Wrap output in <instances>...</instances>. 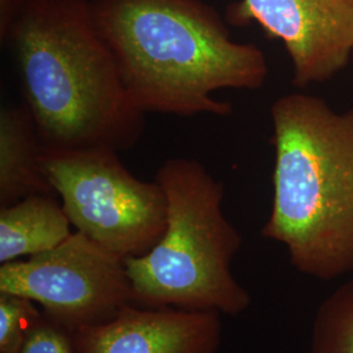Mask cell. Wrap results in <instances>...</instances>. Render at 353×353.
Listing matches in <instances>:
<instances>
[{
    "label": "cell",
    "mask_w": 353,
    "mask_h": 353,
    "mask_svg": "<svg viewBox=\"0 0 353 353\" xmlns=\"http://www.w3.org/2000/svg\"><path fill=\"white\" fill-rule=\"evenodd\" d=\"M43 148L137 145L145 115L130 94L85 0H14L1 17Z\"/></svg>",
    "instance_id": "6da1fadb"
},
{
    "label": "cell",
    "mask_w": 353,
    "mask_h": 353,
    "mask_svg": "<svg viewBox=\"0 0 353 353\" xmlns=\"http://www.w3.org/2000/svg\"><path fill=\"white\" fill-rule=\"evenodd\" d=\"M97 26L132 99L145 113L227 117L223 89L258 90L270 67L254 43L233 41L199 0H94Z\"/></svg>",
    "instance_id": "7a4b0ae2"
},
{
    "label": "cell",
    "mask_w": 353,
    "mask_h": 353,
    "mask_svg": "<svg viewBox=\"0 0 353 353\" xmlns=\"http://www.w3.org/2000/svg\"><path fill=\"white\" fill-rule=\"evenodd\" d=\"M274 198L262 228L303 275L353 272V109L339 113L301 92L271 106Z\"/></svg>",
    "instance_id": "3957f363"
},
{
    "label": "cell",
    "mask_w": 353,
    "mask_h": 353,
    "mask_svg": "<svg viewBox=\"0 0 353 353\" xmlns=\"http://www.w3.org/2000/svg\"><path fill=\"white\" fill-rule=\"evenodd\" d=\"M168 199L163 237L125 259L134 303L239 316L252 303L232 274L242 236L223 212L224 183L198 160H166L156 174Z\"/></svg>",
    "instance_id": "277c9868"
},
{
    "label": "cell",
    "mask_w": 353,
    "mask_h": 353,
    "mask_svg": "<svg viewBox=\"0 0 353 353\" xmlns=\"http://www.w3.org/2000/svg\"><path fill=\"white\" fill-rule=\"evenodd\" d=\"M41 165L77 232L122 259L150 252L164 234L168 199L110 148L41 151Z\"/></svg>",
    "instance_id": "5b68a950"
},
{
    "label": "cell",
    "mask_w": 353,
    "mask_h": 353,
    "mask_svg": "<svg viewBox=\"0 0 353 353\" xmlns=\"http://www.w3.org/2000/svg\"><path fill=\"white\" fill-rule=\"evenodd\" d=\"M0 292L39 303L72 332L134 303L125 259L77 230L52 250L0 265Z\"/></svg>",
    "instance_id": "8992f818"
},
{
    "label": "cell",
    "mask_w": 353,
    "mask_h": 353,
    "mask_svg": "<svg viewBox=\"0 0 353 353\" xmlns=\"http://www.w3.org/2000/svg\"><path fill=\"white\" fill-rule=\"evenodd\" d=\"M229 17L255 21L284 43L299 88L326 83L352 62L353 0H241Z\"/></svg>",
    "instance_id": "52a82bcc"
},
{
    "label": "cell",
    "mask_w": 353,
    "mask_h": 353,
    "mask_svg": "<svg viewBox=\"0 0 353 353\" xmlns=\"http://www.w3.org/2000/svg\"><path fill=\"white\" fill-rule=\"evenodd\" d=\"M79 353H217L220 313L123 306L113 318L74 332Z\"/></svg>",
    "instance_id": "ba28073f"
},
{
    "label": "cell",
    "mask_w": 353,
    "mask_h": 353,
    "mask_svg": "<svg viewBox=\"0 0 353 353\" xmlns=\"http://www.w3.org/2000/svg\"><path fill=\"white\" fill-rule=\"evenodd\" d=\"M42 144L26 105L0 112V207L28 196L57 195L41 165Z\"/></svg>",
    "instance_id": "9c48e42d"
},
{
    "label": "cell",
    "mask_w": 353,
    "mask_h": 353,
    "mask_svg": "<svg viewBox=\"0 0 353 353\" xmlns=\"http://www.w3.org/2000/svg\"><path fill=\"white\" fill-rule=\"evenodd\" d=\"M55 195L37 194L0 207V263L52 250L74 232Z\"/></svg>",
    "instance_id": "30bf717a"
},
{
    "label": "cell",
    "mask_w": 353,
    "mask_h": 353,
    "mask_svg": "<svg viewBox=\"0 0 353 353\" xmlns=\"http://www.w3.org/2000/svg\"><path fill=\"white\" fill-rule=\"evenodd\" d=\"M309 353H353V278L316 309Z\"/></svg>",
    "instance_id": "8fae6325"
},
{
    "label": "cell",
    "mask_w": 353,
    "mask_h": 353,
    "mask_svg": "<svg viewBox=\"0 0 353 353\" xmlns=\"http://www.w3.org/2000/svg\"><path fill=\"white\" fill-rule=\"evenodd\" d=\"M41 316L32 300L0 292V353H19Z\"/></svg>",
    "instance_id": "7c38bea8"
},
{
    "label": "cell",
    "mask_w": 353,
    "mask_h": 353,
    "mask_svg": "<svg viewBox=\"0 0 353 353\" xmlns=\"http://www.w3.org/2000/svg\"><path fill=\"white\" fill-rule=\"evenodd\" d=\"M19 353H79L71 330L43 314L29 331Z\"/></svg>",
    "instance_id": "4fadbf2b"
}]
</instances>
